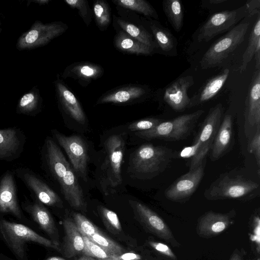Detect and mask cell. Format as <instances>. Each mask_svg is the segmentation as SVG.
Listing matches in <instances>:
<instances>
[{
	"label": "cell",
	"mask_w": 260,
	"mask_h": 260,
	"mask_svg": "<svg viewBox=\"0 0 260 260\" xmlns=\"http://www.w3.org/2000/svg\"><path fill=\"white\" fill-rule=\"evenodd\" d=\"M25 142V137L20 128L0 129V160L17 159L23 150Z\"/></svg>",
	"instance_id": "20"
},
{
	"label": "cell",
	"mask_w": 260,
	"mask_h": 260,
	"mask_svg": "<svg viewBox=\"0 0 260 260\" xmlns=\"http://www.w3.org/2000/svg\"><path fill=\"white\" fill-rule=\"evenodd\" d=\"M78 260H97V259L83 254L82 256H81L78 259Z\"/></svg>",
	"instance_id": "47"
},
{
	"label": "cell",
	"mask_w": 260,
	"mask_h": 260,
	"mask_svg": "<svg viewBox=\"0 0 260 260\" xmlns=\"http://www.w3.org/2000/svg\"><path fill=\"white\" fill-rule=\"evenodd\" d=\"M165 13L173 28L179 32L183 25V11L179 0H167L163 2Z\"/></svg>",
	"instance_id": "30"
},
{
	"label": "cell",
	"mask_w": 260,
	"mask_h": 260,
	"mask_svg": "<svg viewBox=\"0 0 260 260\" xmlns=\"http://www.w3.org/2000/svg\"><path fill=\"white\" fill-rule=\"evenodd\" d=\"M0 233L9 247L21 259L25 256V245L28 242L37 243L60 251V247L57 241L43 237L22 224L1 219Z\"/></svg>",
	"instance_id": "6"
},
{
	"label": "cell",
	"mask_w": 260,
	"mask_h": 260,
	"mask_svg": "<svg viewBox=\"0 0 260 260\" xmlns=\"http://www.w3.org/2000/svg\"><path fill=\"white\" fill-rule=\"evenodd\" d=\"M204 113V110H198L169 120H164L154 127L136 132L135 135L145 140L157 139L167 141L184 140L191 134L198 120Z\"/></svg>",
	"instance_id": "5"
},
{
	"label": "cell",
	"mask_w": 260,
	"mask_h": 260,
	"mask_svg": "<svg viewBox=\"0 0 260 260\" xmlns=\"http://www.w3.org/2000/svg\"><path fill=\"white\" fill-rule=\"evenodd\" d=\"M45 156L48 168L59 184L66 200L73 208L85 211L86 202L77 177L60 149L50 138L45 143Z\"/></svg>",
	"instance_id": "1"
},
{
	"label": "cell",
	"mask_w": 260,
	"mask_h": 260,
	"mask_svg": "<svg viewBox=\"0 0 260 260\" xmlns=\"http://www.w3.org/2000/svg\"><path fill=\"white\" fill-rule=\"evenodd\" d=\"M150 245L159 252L174 259H176V256L171 249L165 244L153 241L149 242Z\"/></svg>",
	"instance_id": "42"
},
{
	"label": "cell",
	"mask_w": 260,
	"mask_h": 260,
	"mask_svg": "<svg viewBox=\"0 0 260 260\" xmlns=\"http://www.w3.org/2000/svg\"><path fill=\"white\" fill-rule=\"evenodd\" d=\"M23 206L32 219L50 236L56 234V228L53 218L42 203L36 200L33 202H26Z\"/></svg>",
	"instance_id": "27"
},
{
	"label": "cell",
	"mask_w": 260,
	"mask_h": 260,
	"mask_svg": "<svg viewBox=\"0 0 260 260\" xmlns=\"http://www.w3.org/2000/svg\"><path fill=\"white\" fill-rule=\"evenodd\" d=\"M230 223L229 214H221L210 211L200 219L198 233L201 236H215L223 231Z\"/></svg>",
	"instance_id": "25"
},
{
	"label": "cell",
	"mask_w": 260,
	"mask_h": 260,
	"mask_svg": "<svg viewBox=\"0 0 260 260\" xmlns=\"http://www.w3.org/2000/svg\"><path fill=\"white\" fill-rule=\"evenodd\" d=\"M113 39L114 47L126 54L149 55L153 49L132 37L121 30H117Z\"/></svg>",
	"instance_id": "28"
},
{
	"label": "cell",
	"mask_w": 260,
	"mask_h": 260,
	"mask_svg": "<svg viewBox=\"0 0 260 260\" xmlns=\"http://www.w3.org/2000/svg\"><path fill=\"white\" fill-rule=\"evenodd\" d=\"M249 16L246 5L213 14L199 29V42H209L216 36L230 31L243 18Z\"/></svg>",
	"instance_id": "9"
},
{
	"label": "cell",
	"mask_w": 260,
	"mask_h": 260,
	"mask_svg": "<svg viewBox=\"0 0 260 260\" xmlns=\"http://www.w3.org/2000/svg\"><path fill=\"white\" fill-rule=\"evenodd\" d=\"M230 70L225 69L221 73L211 78L191 98L187 108L200 105L215 96L227 80Z\"/></svg>",
	"instance_id": "26"
},
{
	"label": "cell",
	"mask_w": 260,
	"mask_h": 260,
	"mask_svg": "<svg viewBox=\"0 0 260 260\" xmlns=\"http://www.w3.org/2000/svg\"><path fill=\"white\" fill-rule=\"evenodd\" d=\"M16 173L37 200L48 206H62V201L57 194L32 171L19 168L16 170Z\"/></svg>",
	"instance_id": "15"
},
{
	"label": "cell",
	"mask_w": 260,
	"mask_h": 260,
	"mask_svg": "<svg viewBox=\"0 0 260 260\" xmlns=\"http://www.w3.org/2000/svg\"><path fill=\"white\" fill-rule=\"evenodd\" d=\"M64 2L72 9H76L79 16L87 26L92 21V15L88 2L86 0H65Z\"/></svg>",
	"instance_id": "38"
},
{
	"label": "cell",
	"mask_w": 260,
	"mask_h": 260,
	"mask_svg": "<svg viewBox=\"0 0 260 260\" xmlns=\"http://www.w3.org/2000/svg\"><path fill=\"white\" fill-rule=\"evenodd\" d=\"M42 104V98L40 91L35 86L19 99L16 112L18 114L35 116L40 111Z\"/></svg>",
	"instance_id": "29"
},
{
	"label": "cell",
	"mask_w": 260,
	"mask_h": 260,
	"mask_svg": "<svg viewBox=\"0 0 260 260\" xmlns=\"http://www.w3.org/2000/svg\"><path fill=\"white\" fill-rule=\"evenodd\" d=\"M99 210L104 224L111 232L116 233L121 230L120 220L115 212L103 206Z\"/></svg>",
	"instance_id": "37"
},
{
	"label": "cell",
	"mask_w": 260,
	"mask_h": 260,
	"mask_svg": "<svg viewBox=\"0 0 260 260\" xmlns=\"http://www.w3.org/2000/svg\"><path fill=\"white\" fill-rule=\"evenodd\" d=\"M259 1H248L245 4L249 14V16H252L253 15L257 13L259 14Z\"/></svg>",
	"instance_id": "44"
},
{
	"label": "cell",
	"mask_w": 260,
	"mask_h": 260,
	"mask_svg": "<svg viewBox=\"0 0 260 260\" xmlns=\"http://www.w3.org/2000/svg\"><path fill=\"white\" fill-rule=\"evenodd\" d=\"M54 85L58 106L62 113L77 123L84 124L86 116L80 101L58 74Z\"/></svg>",
	"instance_id": "16"
},
{
	"label": "cell",
	"mask_w": 260,
	"mask_h": 260,
	"mask_svg": "<svg viewBox=\"0 0 260 260\" xmlns=\"http://www.w3.org/2000/svg\"><path fill=\"white\" fill-rule=\"evenodd\" d=\"M47 260H67V259L61 258V257L54 256V257H50Z\"/></svg>",
	"instance_id": "49"
},
{
	"label": "cell",
	"mask_w": 260,
	"mask_h": 260,
	"mask_svg": "<svg viewBox=\"0 0 260 260\" xmlns=\"http://www.w3.org/2000/svg\"><path fill=\"white\" fill-rule=\"evenodd\" d=\"M104 73L103 67L97 63L89 61L74 62L64 70L62 77L71 78L82 86H88L92 81L101 78Z\"/></svg>",
	"instance_id": "22"
},
{
	"label": "cell",
	"mask_w": 260,
	"mask_h": 260,
	"mask_svg": "<svg viewBox=\"0 0 260 260\" xmlns=\"http://www.w3.org/2000/svg\"><path fill=\"white\" fill-rule=\"evenodd\" d=\"M106 158L103 165L104 178L108 185L116 187L122 183L121 168L125 150V141L120 135L109 137L105 143Z\"/></svg>",
	"instance_id": "10"
},
{
	"label": "cell",
	"mask_w": 260,
	"mask_h": 260,
	"mask_svg": "<svg viewBox=\"0 0 260 260\" xmlns=\"http://www.w3.org/2000/svg\"><path fill=\"white\" fill-rule=\"evenodd\" d=\"M113 3L119 7L147 17L157 19L158 15L154 8L145 0H112Z\"/></svg>",
	"instance_id": "31"
},
{
	"label": "cell",
	"mask_w": 260,
	"mask_h": 260,
	"mask_svg": "<svg viewBox=\"0 0 260 260\" xmlns=\"http://www.w3.org/2000/svg\"><path fill=\"white\" fill-rule=\"evenodd\" d=\"M226 1L227 0H211L209 1V3L211 4H219Z\"/></svg>",
	"instance_id": "48"
},
{
	"label": "cell",
	"mask_w": 260,
	"mask_h": 260,
	"mask_svg": "<svg viewBox=\"0 0 260 260\" xmlns=\"http://www.w3.org/2000/svg\"><path fill=\"white\" fill-rule=\"evenodd\" d=\"M64 237L60 251L64 255L71 258L82 253L84 248V241L73 219L67 218L63 223Z\"/></svg>",
	"instance_id": "24"
},
{
	"label": "cell",
	"mask_w": 260,
	"mask_h": 260,
	"mask_svg": "<svg viewBox=\"0 0 260 260\" xmlns=\"http://www.w3.org/2000/svg\"><path fill=\"white\" fill-rule=\"evenodd\" d=\"M260 42V17L257 18L249 35L248 46L242 55V61L240 68V72H244L254 56L257 43Z\"/></svg>",
	"instance_id": "33"
},
{
	"label": "cell",
	"mask_w": 260,
	"mask_h": 260,
	"mask_svg": "<svg viewBox=\"0 0 260 260\" xmlns=\"http://www.w3.org/2000/svg\"><path fill=\"white\" fill-rule=\"evenodd\" d=\"M149 27L155 41L162 50L168 52L174 48V38L170 32L152 21L150 23Z\"/></svg>",
	"instance_id": "34"
},
{
	"label": "cell",
	"mask_w": 260,
	"mask_h": 260,
	"mask_svg": "<svg viewBox=\"0 0 260 260\" xmlns=\"http://www.w3.org/2000/svg\"><path fill=\"white\" fill-rule=\"evenodd\" d=\"M206 158L197 167L177 178L165 191L166 198L177 202L187 201L199 186L205 174Z\"/></svg>",
	"instance_id": "11"
},
{
	"label": "cell",
	"mask_w": 260,
	"mask_h": 260,
	"mask_svg": "<svg viewBox=\"0 0 260 260\" xmlns=\"http://www.w3.org/2000/svg\"><path fill=\"white\" fill-rule=\"evenodd\" d=\"M233 128V116L225 115L209 152L211 161L218 160L232 149L235 144Z\"/></svg>",
	"instance_id": "19"
},
{
	"label": "cell",
	"mask_w": 260,
	"mask_h": 260,
	"mask_svg": "<svg viewBox=\"0 0 260 260\" xmlns=\"http://www.w3.org/2000/svg\"><path fill=\"white\" fill-rule=\"evenodd\" d=\"M223 113V108L220 103L211 108L192 145L181 152L182 157L190 158L187 163L189 170L198 166L206 158L217 133Z\"/></svg>",
	"instance_id": "3"
},
{
	"label": "cell",
	"mask_w": 260,
	"mask_h": 260,
	"mask_svg": "<svg viewBox=\"0 0 260 260\" xmlns=\"http://www.w3.org/2000/svg\"><path fill=\"white\" fill-rule=\"evenodd\" d=\"M2 23H1V20H0V33L1 32L2 30Z\"/></svg>",
	"instance_id": "50"
},
{
	"label": "cell",
	"mask_w": 260,
	"mask_h": 260,
	"mask_svg": "<svg viewBox=\"0 0 260 260\" xmlns=\"http://www.w3.org/2000/svg\"><path fill=\"white\" fill-rule=\"evenodd\" d=\"M248 150L254 155L257 165L260 167V128L258 129L248 141Z\"/></svg>",
	"instance_id": "41"
},
{
	"label": "cell",
	"mask_w": 260,
	"mask_h": 260,
	"mask_svg": "<svg viewBox=\"0 0 260 260\" xmlns=\"http://www.w3.org/2000/svg\"><path fill=\"white\" fill-rule=\"evenodd\" d=\"M147 93V89L144 86L128 84L115 87L104 93L99 98L95 105L133 104L144 98Z\"/></svg>",
	"instance_id": "17"
},
{
	"label": "cell",
	"mask_w": 260,
	"mask_h": 260,
	"mask_svg": "<svg viewBox=\"0 0 260 260\" xmlns=\"http://www.w3.org/2000/svg\"><path fill=\"white\" fill-rule=\"evenodd\" d=\"M178 156L177 152L169 147L147 143L135 152L132 165L135 172L151 178L163 172Z\"/></svg>",
	"instance_id": "4"
},
{
	"label": "cell",
	"mask_w": 260,
	"mask_h": 260,
	"mask_svg": "<svg viewBox=\"0 0 260 260\" xmlns=\"http://www.w3.org/2000/svg\"><path fill=\"white\" fill-rule=\"evenodd\" d=\"M52 134L66 151L77 175L86 181L88 155L84 140L79 136H66L56 130Z\"/></svg>",
	"instance_id": "12"
},
{
	"label": "cell",
	"mask_w": 260,
	"mask_h": 260,
	"mask_svg": "<svg viewBox=\"0 0 260 260\" xmlns=\"http://www.w3.org/2000/svg\"><path fill=\"white\" fill-rule=\"evenodd\" d=\"M93 13L96 25L101 31L106 30L111 21V9L105 0L94 1Z\"/></svg>",
	"instance_id": "32"
},
{
	"label": "cell",
	"mask_w": 260,
	"mask_h": 260,
	"mask_svg": "<svg viewBox=\"0 0 260 260\" xmlns=\"http://www.w3.org/2000/svg\"><path fill=\"white\" fill-rule=\"evenodd\" d=\"M88 238L111 255H117L124 252V249L103 234L99 229L94 234Z\"/></svg>",
	"instance_id": "35"
},
{
	"label": "cell",
	"mask_w": 260,
	"mask_h": 260,
	"mask_svg": "<svg viewBox=\"0 0 260 260\" xmlns=\"http://www.w3.org/2000/svg\"><path fill=\"white\" fill-rule=\"evenodd\" d=\"M230 260H242L240 255L237 253L234 252L232 256H231V258Z\"/></svg>",
	"instance_id": "46"
},
{
	"label": "cell",
	"mask_w": 260,
	"mask_h": 260,
	"mask_svg": "<svg viewBox=\"0 0 260 260\" xmlns=\"http://www.w3.org/2000/svg\"><path fill=\"white\" fill-rule=\"evenodd\" d=\"M141 255L133 252H124L104 260H141Z\"/></svg>",
	"instance_id": "43"
},
{
	"label": "cell",
	"mask_w": 260,
	"mask_h": 260,
	"mask_svg": "<svg viewBox=\"0 0 260 260\" xmlns=\"http://www.w3.org/2000/svg\"><path fill=\"white\" fill-rule=\"evenodd\" d=\"M194 83L193 77L190 75L178 78L165 89L164 100L174 111H184L190 102L188 90Z\"/></svg>",
	"instance_id": "18"
},
{
	"label": "cell",
	"mask_w": 260,
	"mask_h": 260,
	"mask_svg": "<svg viewBox=\"0 0 260 260\" xmlns=\"http://www.w3.org/2000/svg\"><path fill=\"white\" fill-rule=\"evenodd\" d=\"M133 205L137 216L150 232L168 242L174 240L171 231L156 213L139 202L135 201Z\"/></svg>",
	"instance_id": "23"
},
{
	"label": "cell",
	"mask_w": 260,
	"mask_h": 260,
	"mask_svg": "<svg viewBox=\"0 0 260 260\" xmlns=\"http://www.w3.org/2000/svg\"><path fill=\"white\" fill-rule=\"evenodd\" d=\"M116 10L119 16L113 15L115 30H123L153 49L158 47L151 33L141 23L140 17L136 13L117 6Z\"/></svg>",
	"instance_id": "13"
},
{
	"label": "cell",
	"mask_w": 260,
	"mask_h": 260,
	"mask_svg": "<svg viewBox=\"0 0 260 260\" xmlns=\"http://www.w3.org/2000/svg\"><path fill=\"white\" fill-rule=\"evenodd\" d=\"M249 26V22L243 21L213 43L200 60L201 68L219 66L243 42Z\"/></svg>",
	"instance_id": "7"
},
{
	"label": "cell",
	"mask_w": 260,
	"mask_h": 260,
	"mask_svg": "<svg viewBox=\"0 0 260 260\" xmlns=\"http://www.w3.org/2000/svg\"><path fill=\"white\" fill-rule=\"evenodd\" d=\"M68 28V25L61 21L43 23L40 20H36L30 28L18 39L16 48L21 51L44 46L61 35Z\"/></svg>",
	"instance_id": "8"
},
{
	"label": "cell",
	"mask_w": 260,
	"mask_h": 260,
	"mask_svg": "<svg viewBox=\"0 0 260 260\" xmlns=\"http://www.w3.org/2000/svg\"><path fill=\"white\" fill-rule=\"evenodd\" d=\"M164 120L159 118L150 117L140 119L131 123L128 127L132 132H141L151 129Z\"/></svg>",
	"instance_id": "40"
},
{
	"label": "cell",
	"mask_w": 260,
	"mask_h": 260,
	"mask_svg": "<svg viewBox=\"0 0 260 260\" xmlns=\"http://www.w3.org/2000/svg\"><path fill=\"white\" fill-rule=\"evenodd\" d=\"M260 128V70L254 73L245 101L244 133L250 140Z\"/></svg>",
	"instance_id": "14"
},
{
	"label": "cell",
	"mask_w": 260,
	"mask_h": 260,
	"mask_svg": "<svg viewBox=\"0 0 260 260\" xmlns=\"http://www.w3.org/2000/svg\"><path fill=\"white\" fill-rule=\"evenodd\" d=\"M74 223L81 234L90 237L94 234L98 229L83 215L79 213H74Z\"/></svg>",
	"instance_id": "39"
},
{
	"label": "cell",
	"mask_w": 260,
	"mask_h": 260,
	"mask_svg": "<svg viewBox=\"0 0 260 260\" xmlns=\"http://www.w3.org/2000/svg\"><path fill=\"white\" fill-rule=\"evenodd\" d=\"M254 55L255 60V69L256 70H260V42L257 43Z\"/></svg>",
	"instance_id": "45"
},
{
	"label": "cell",
	"mask_w": 260,
	"mask_h": 260,
	"mask_svg": "<svg viewBox=\"0 0 260 260\" xmlns=\"http://www.w3.org/2000/svg\"><path fill=\"white\" fill-rule=\"evenodd\" d=\"M260 185L236 169L221 174L207 188L204 196L209 200L235 199L248 201L259 195Z\"/></svg>",
	"instance_id": "2"
},
{
	"label": "cell",
	"mask_w": 260,
	"mask_h": 260,
	"mask_svg": "<svg viewBox=\"0 0 260 260\" xmlns=\"http://www.w3.org/2000/svg\"><path fill=\"white\" fill-rule=\"evenodd\" d=\"M0 213H10L19 219L22 216L14 175L9 171L0 180Z\"/></svg>",
	"instance_id": "21"
},
{
	"label": "cell",
	"mask_w": 260,
	"mask_h": 260,
	"mask_svg": "<svg viewBox=\"0 0 260 260\" xmlns=\"http://www.w3.org/2000/svg\"><path fill=\"white\" fill-rule=\"evenodd\" d=\"M84 241L82 254L97 260H104L112 256L86 236L82 234Z\"/></svg>",
	"instance_id": "36"
}]
</instances>
